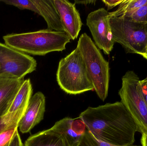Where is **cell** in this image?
Masks as SVG:
<instances>
[{
	"label": "cell",
	"mask_w": 147,
	"mask_h": 146,
	"mask_svg": "<svg viewBox=\"0 0 147 146\" xmlns=\"http://www.w3.org/2000/svg\"><path fill=\"white\" fill-rule=\"evenodd\" d=\"M80 120L98 140L117 146L133 145L138 125L121 102L88 107Z\"/></svg>",
	"instance_id": "1"
},
{
	"label": "cell",
	"mask_w": 147,
	"mask_h": 146,
	"mask_svg": "<svg viewBox=\"0 0 147 146\" xmlns=\"http://www.w3.org/2000/svg\"><path fill=\"white\" fill-rule=\"evenodd\" d=\"M60 16L64 31L72 40L78 38L83 23L74 3L67 0H52Z\"/></svg>",
	"instance_id": "9"
},
{
	"label": "cell",
	"mask_w": 147,
	"mask_h": 146,
	"mask_svg": "<svg viewBox=\"0 0 147 146\" xmlns=\"http://www.w3.org/2000/svg\"><path fill=\"white\" fill-rule=\"evenodd\" d=\"M24 79L0 77V117L7 115Z\"/></svg>",
	"instance_id": "11"
},
{
	"label": "cell",
	"mask_w": 147,
	"mask_h": 146,
	"mask_svg": "<svg viewBox=\"0 0 147 146\" xmlns=\"http://www.w3.org/2000/svg\"><path fill=\"white\" fill-rule=\"evenodd\" d=\"M9 146H24L18 131L13 137Z\"/></svg>",
	"instance_id": "24"
},
{
	"label": "cell",
	"mask_w": 147,
	"mask_h": 146,
	"mask_svg": "<svg viewBox=\"0 0 147 146\" xmlns=\"http://www.w3.org/2000/svg\"><path fill=\"white\" fill-rule=\"evenodd\" d=\"M146 3L147 0H123L115 11L109 13V17H129Z\"/></svg>",
	"instance_id": "16"
},
{
	"label": "cell",
	"mask_w": 147,
	"mask_h": 146,
	"mask_svg": "<svg viewBox=\"0 0 147 146\" xmlns=\"http://www.w3.org/2000/svg\"><path fill=\"white\" fill-rule=\"evenodd\" d=\"M37 65L31 56L0 43V77L24 79L36 70Z\"/></svg>",
	"instance_id": "7"
},
{
	"label": "cell",
	"mask_w": 147,
	"mask_h": 146,
	"mask_svg": "<svg viewBox=\"0 0 147 146\" xmlns=\"http://www.w3.org/2000/svg\"><path fill=\"white\" fill-rule=\"evenodd\" d=\"M53 129L64 134L71 146H74L86 130V127L81 120L65 117L57 122Z\"/></svg>",
	"instance_id": "13"
},
{
	"label": "cell",
	"mask_w": 147,
	"mask_h": 146,
	"mask_svg": "<svg viewBox=\"0 0 147 146\" xmlns=\"http://www.w3.org/2000/svg\"><path fill=\"white\" fill-rule=\"evenodd\" d=\"M19 123L0 133V146H9L13 137L18 131Z\"/></svg>",
	"instance_id": "20"
},
{
	"label": "cell",
	"mask_w": 147,
	"mask_h": 146,
	"mask_svg": "<svg viewBox=\"0 0 147 146\" xmlns=\"http://www.w3.org/2000/svg\"><path fill=\"white\" fill-rule=\"evenodd\" d=\"M26 109H22L13 113L8 112L7 115L0 117V133L7 129L19 123Z\"/></svg>",
	"instance_id": "17"
},
{
	"label": "cell",
	"mask_w": 147,
	"mask_h": 146,
	"mask_svg": "<svg viewBox=\"0 0 147 146\" xmlns=\"http://www.w3.org/2000/svg\"><path fill=\"white\" fill-rule=\"evenodd\" d=\"M141 55L144 58H145V59H146L147 60V42L146 45V49H145V52L142 55Z\"/></svg>",
	"instance_id": "27"
},
{
	"label": "cell",
	"mask_w": 147,
	"mask_h": 146,
	"mask_svg": "<svg viewBox=\"0 0 147 146\" xmlns=\"http://www.w3.org/2000/svg\"><path fill=\"white\" fill-rule=\"evenodd\" d=\"M5 44L26 54L44 56L54 51H62L71 41L64 31L48 29L3 36Z\"/></svg>",
	"instance_id": "2"
},
{
	"label": "cell",
	"mask_w": 147,
	"mask_h": 146,
	"mask_svg": "<svg viewBox=\"0 0 147 146\" xmlns=\"http://www.w3.org/2000/svg\"><path fill=\"white\" fill-rule=\"evenodd\" d=\"M33 89L30 79L24 80L17 93L8 112L13 113L27 108L32 94Z\"/></svg>",
	"instance_id": "15"
},
{
	"label": "cell",
	"mask_w": 147,
	"mask_h": 146,
	"mask_svg": "<svg viewBox=\"0 0 147 146\" xmlns=\"http://www.w3.org/2000/svg\"><path fill=\"white\" fill-rule=\"evenodd\" d=\"M140 85L143 97L147 105V77L144 80H140Z\"/></svg>",
	"instance_id": "23"
},
{
	"label": "cell",
	"mask_w": 147,
	"mask_h": 146,
	"mask_svg": "<svg viewBox=\"0 0 147 146\" xmlns=\"http://www.w3.org/2000/svg\"><path fill=\"white\" fill-rule=\"evenodd\" d=\"M96 1V0H88V1H78V0H75L74 1V4H84V5H88L90 4H95Z\"/></svg>",
	"instance_id": "25"
},
{
	"label": "cell",
	"mask_w": 147,
	"mask_h": 146,
	"mask_svg": "<svg viewBox=\"0 0 147 146\" xmlns=\"http://www.w3.org/2000/svg\"><path fill=\"white\" fill-rule=\"evenodd\" d=\"M123 1V0H102V1L107 6L108 10H110L120 5Z\"/></svg>",
	"instance_id": "22"
},
{
	"label": "cell",
	"mask_w": 147,
	"mask_h": 146,
	"mask_svg": "<svg viewBox=\"0 0 147 146\" xmlns=\"http://www.w3.org/2000/svg\"><path fill=\"white\" fill-rule=\"evenodd\" d=\"M57 80L61 89L69 94L77 95L94 90L83 57L78 47L59 61Z\"/></svg>",
	"instance_id": "3"
},
{
	"label": "cell",
	"mask_w": 147,
	"mask_h": 146,
	"mask_svg": "<svg viewBox=\"0 0 147 146\" xmlns=\"http://www.w3.org/2000/svg\"><path fill=\"white\" fill-rule=\"evenodd\" d=\"M24 146H71L66 136L52 128L30 136Z\"/></svg>",
	"instance_id": "12"
},
{
	"label": "cell",
	"mask_w": 147,
	"mask_h": 146,
	"mask_svg": "<svg viewBox=\"0 0 147 146\" xmlns=\"http://www.w3.org/2000/svg\"><path fill=\"white\" fill-rule=\"evenodd\" d=\"M142 146H147V132L142 134L141 139Z\"/></svg>",
	"instance_id": "26"
},
{
	"label": "cell",
	"mask_w": 147,
	"mask_h": 146,
	"mask_svg": "<svg viewBox=\"0 0 147 146\" xmlns=\"http://www.w3.org/2000/svg\"><path fill=\"white\" fill-rule=\"evenodd\" d=\"M110 26L115 43L127 52L142 55L147 42V23L131 21L123 17H110Z\"/></svg>",
	"instance_id": "5"
},
{
	"label": "cell",
	"mask_w": 147,
	"mask_h": 146,
	"mask_svg": "<svg viewBox=\"0 0 147 146\" xmlns=\"http://www.w3.org/2000/svg\"><path fill=\"white\" fill-rule=\"evenodd\" d=\"M131 21L147 23V3L140 7L128 17H123Z\"/></svg>",
	"instance_id": "21"
},
{
	"label": "cell",
	"mask_w": 147,
	"mask_h": 146,
	"mask_svg": "<svg viewBox=\"0 0 147 146\" xmlns=\"http://www.w3.org/2000/svg\"><path fill=\"white\" fill-rule=\"evenodd\" d=\"M121 88L119 90L121 102L138 125L139 132H147V105L141 90L140 80L134 71L126 72L122 79Z\"/></svg>",
	"instance_id": "6"
},
{
	"label": "cell",
	"mask_w": 147,
	"mask_h": 146,
	"mask_svg": "<svg viewBox=\"0 0 147 146\" xmlns=\"http://www.w3.org/2000/svg\"><path fill=\"white\" fill-rule=\"evenodd\" d=\"M46 99L44 94L38 92L32 96L18 128L22 133H29L44 119L45 111Z\"/></svg>",
	"instance_id": "10"
},
{
	"label": "cell",
	"mask_w": 147,
	"mask_h": 146,
	"mask_svg": "<svg viewBox=\"0 0 147 146\" xmlns=\"http://www.w3.org/2000/svg\"><path fill=\"white\" fill-rule=\"evenodd\" d=\"M0 1L17 7L20 9H28L39 15V12L32 0H3Z\"/></svg>",
	"instance_id": "19"
},
{
	"label": "cell",
	"mask_w": 147,
	"mask_h": 146,
	"mask_svg": "<svg viewBox=\"0 0 147 146\" xmlns=\"http://www.w3.org/2000/svg\"><path fill=\"white\" fill-rule=\"evenodd\" d=\"M39 12V15L45 19L47 29L56 31H64L59 14L52 0H32Z\"/></svg>",
	"instance_id": "14"
},
{
	"label": "cell",
	"mask_w": 147,
	"mask_h": 146,
	"mask_svg": "<svg viewBox=\"0 0 147 146\" xmlns=\"http://www.w3.org/2000/svg\"><path fill=\"white\" fill-rule=\"evenodd\" d=\"M109 19V13L103 8L91 12L86 18V25L95 44L107 55L110 54L115 43Z\"/></svg>",
	"instance_id": "8"
},
{
	"label": "cell",
	"mask_w": 147,
	"mask_h": 146,
	"mask_svg": "<svg viewBox=\"0 0 147 146\" xmlns=\"http://www.w3.org/2000/svg\"><path fill=\"white\" fill-rule=\"evenodd\" d=\"M77 47L83 57L94 90L100 99L105 101L108 97L109 84V62L86 33L81 34Z\"/></svg>",
	"instance_id": "4"
},
{
	"label": "cell",
	"mask_w": 147,
	"mask_h": 146,
	"mask_svg": "<svg viewBox=\"0 0 147 146\" xmlns=\"http://www.w3.org/2000/svg\"><path fill=\"white\" fill-rule=\"evenodd\" d=\"M74 146H117L98 140L87 130H86L78 143ZM128 146H142L133 145Z\"/></svg>",
	"instance_id": "18"
}]
</instances>
